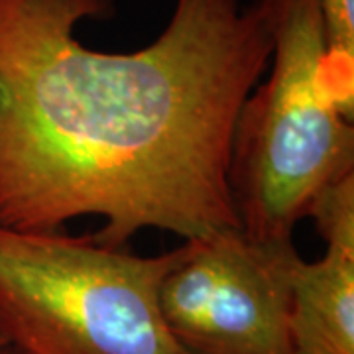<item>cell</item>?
Returning a JSON list of instances; mask_svg holds the SVG:
<instances>
[{"label": "cell", "mask_w": 354, "mask_h": 354, "mask_svg": "<svg viewBox=\"0 0 354 354\" xmlns=\"http://www.w3.org/2000/svg\"><path fill=\"white\" fill-rule=\"evenodd\" d=\"M6 354H24L22 353V351H18V348H14V346H10V348H8V353Z\"/></svg>", "instance_id": "8"}, {"label": "cell", "mask_w": 354, "mask_h": 354, "mask_svg": "<svg viewBox=\"0 0 354 354\" xmlns=\"http://www.w3.org/2000/svg\"><path fill=\"white\" fill-rule=\"evenodd\" d=\"M270 75L242 104L228 185L244 234L291 239L313 203L354 174L353 118L323 81L327 32L319 0H264Z\"/></svg>", "instance_id": "2"}, {"label": "cell", "mask_w": 354, "mask_h": 354, "mask_svg": "<svg viewBox=\"0 0 354 354\" xmlns=\"http://www.w3.org/2000/svg\"><path fill=\"white\" fill-rule=\"evenodd\" d=\"M327 32L323 81L346 116L354 118V0H319Z\"/></svg>", "instance_id": "6"}, {"label": "cell", "mask_w": 354, "mask_h": 354, "mask_svg": "<svg viewBox=\"0 0 354 354\" xmlns=\"http://www.w3.org/2000/svg\"><path fill=\"white\" fill-rule=\"evenodd\" d=\"M177 256L0 225V323L24 354H187L160 307Z\"/></svg>", "instance_id": "3"}, {"label": "cell", "mask_w": 354, "mask_h": 354, "mask_svg": "<svg viewBox=\"0 0 354 354\" xmlns=\"http://www.w3.org/2000/svg\"><path fill=\"white\" fill-rule=\"evenodd\" d=\"M307 218L325 241L321 260L291 266L293 354H354V174L330 185Z\"/></svg>", "instance_id": "5"}, {"label": "cell", "mask_w": 354, "mask_h": 354, "mask_svg": "<svg viewBox=\"0 0 354 354\" xmlns=\"http://www.w3.org/2000/svg\"><path fill=\"white\" fill-rule=\"evenodd\" d=\"M114 0H0V225L62 230L99 216L97 242L146 228L183 241L241 228L228 185L242 104L264 75V0H177L146 48L75 36Z\"/></svg>", "instance_id": "1"}, {"label": "cell", "mask_w": 354, "mask_h": 354, "mask_svg": "<svg viewBox=\"0 0 354 354\" xmlns=\"http://www.w3.org/2000/svg\"><path fill=\"white\" fill-rule=\"evenodd\" d=\"M291 239L242 228L185 241L160 286L167 329L187 354H293Z\"/></svg>", "instance_id": "4"}, {"label": "cell", "mask_w": 354, "mask_h": 354, "mask_svg": "<svg viewBox=\"0 0 354 354\" xmlns=\"http://www.w3.org/2000/svg\"><path fill=\"white\" fill-rule=\"evenodd\" d=\"M12 346V342L8 339V335H6V330L2 327V323H0V354H6L8 353V348Z\"/></svg>", "instance_id": "7"}]
</instances>
